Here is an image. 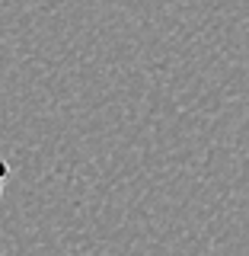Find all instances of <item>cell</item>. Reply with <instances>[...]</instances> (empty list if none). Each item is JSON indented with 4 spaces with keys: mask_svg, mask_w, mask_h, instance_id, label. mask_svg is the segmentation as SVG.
Segmentation results:
<instances>
[{
    "mask_svg": "<svg viewBox=\"0 0 249 256\" xmlns=\"http://www.w3.org/2000/svg\"><path fill=\"white\" fill-rule=\"evenodd\" d=\"M6 180H10V164H3V160H0V192H3Z\"/></svg>",
    "mask_w": 249,
    "mask_h": 256,
    "instance_id": "obj_1",
    "label": "cell"
}]
</instances>
